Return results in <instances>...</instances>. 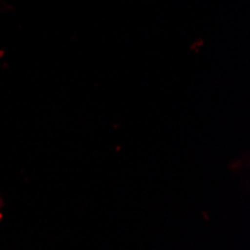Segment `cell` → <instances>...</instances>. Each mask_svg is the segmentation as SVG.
<instances>
[{
  "instance_id": "cell-1",
  "label": "cell",
  "mask_w": 250,
  "mask_h": 250,
  "mask_svg": "<svg viewBox=\"0 0 250 250\" xmlns=\"http://www.w3.org/2000/svg\"><path fill=\"white\" fill-rule=\"evenodd\" d=\"M0 206H2V204H0Z\"/></svg>"
}]
</instances>
